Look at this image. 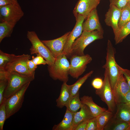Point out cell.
<instances>
[{
    "label": "cell",
    "instance_id": "cell-27",
    "mask_svg": "<svg viewBox=\"0 0 130 130\" xmlns=\"http://www.w3.org/2000/svg\"><path fill=\"white\" fill-rule=\"evenodd\" d=\"M130 33V21L119 30L114 35V40L116 44L122 42Z\"/></svg>",
    "mask_w": 130,
    "mask_h": 130
},
{
    "label": "cell",
    "instance_id": "cell-32",
    "mask_svg": "<svg viewBox=\"0 0 130 130\" xmlns=\"http://www.w3.org/2000/svg\"><path fill=\"white\" fill-rule=\"evenodd\" d=\"M7 83L8 79L0 80V105L2 102L4 98V93Z\"/></svg>",
    "mask_w": 130,
    "mask_h": 130
},
{
    "label": "cell",
    "instance_id": "cell-35",
    "mask_svg": "<svg viewBox=\"0 0 130 130\" xmlns=\"http://www.w3.org/2000/svg\"><path fill=\"white\" fill-rule=\"evenodd\" d=\"M103 84V81L101 78H96L93 80L91 83V85L94 88L98 90L102 88Z\"/></svg>",
    "mask_w": 130,
    "mask_h": 130
},
{
    "label": "cell",
    "instance_id": "cell-31",
    "mask_svg": "<svg viewBox=\"0 0 130 130\" xmlns=\"http://www.w3.org/2000/svg\"><path fill=\"white\" fill-rule=\"evenodd\" d=\"M129 2L128 0H110V5H114L122 10L128 4Z\"/></svg>",
    "mask_w": 130,
    "mask_h": 130
},
{
    "label": "cell",
    "instance_id": "cell-40",
    "mask_svg": "<svg viewBox=\"0 0 130 130\" xmlns=\"http://www.w3.org/2000/svg\"><path fill=\"white\" fill-rule=\"evenodd\" d=\"M123 103H125L130 105V90L124 96Z\"/></svg>",
    "mask_w": 130,
    "mask_h": 130
},
{
    "label": "cell",
    "instance_id": "cell-3",
    "mask_svg": "<svg viewBox=\"0 0 130 130\" xmlns=\"http://www.w3.org/2000/svg\"><path fill=\"white\" fill-rule=\"evenodd\" d=\"M67 57L63 53L56 57L54 64L48 66L49 75L53 79L64 82L68 80L70 64Z\"/></svg>",
    "mask_w": 130,
    "mask_h": 130
},
{
    "label": "cell",
    "instance_id": "cell-6",
    "mask_svg": "<svg viewBox=\"0 0 130 130\" xmlns=\"http://www.w3.org/2000/svg\"><path fill=\"white\" fill-rule=\"evenodd\" d=\"M104 76L102 87L99 89L96 90L95 93L107 104L108 110L114 114L117 108V105L108 74L105 70Z\"/></svg>",
    "mask_w": 130,
    "mask_h": 130
},
{
    "label": "cell",
    "instance_id": "cell-23",
    "mask_svg": "<svg viewBox=\"0 0 130 130\" xmlns=\"http://www.w3.org/2000/svg\"><path fill=\"white\" fill-rule=\"evenodd\" d=\"M17 22L6 21L0 23V42L5 38L10 37Z\"/></svg>",
    "mask_w": 130,
    "mask_h": 130
},
{
    "label": "cell",
    "instance_id": "cell-25",
    "mask_svg": "<svg viewBox=\"0 0 130 130\" xmlns=\"http://www.w3.org/2000/svg\"><path fill=\"white\" fill-rule=\"evenodd\" d=\"M93 72L91 71L85 75L83 77L80 78L74 84L71 85H68L69 88L71 96L76 94L79 92L81 87L87 79L90 77Z\"/></svg>",
    "mask_w": 130,
    "mask_h": 130
},
{
    "label": "cell",
    "instance_id": "cell-8",
    "mask_svg": "<svg viewBox=\"0 0 130 130\" xmlns=\"http://www.w3.org/2000/svg\"><path fill=\"white\" fill-rule=\"evenodd\" d=\"M70 58L69 75L76 79L85 71L87 65L92 60L91 57L88 54L81 56L73 55Z\"/></svg>",
    "mask_w": 130,
    "mask_h": 130
},
{
    "label": "cell",
    "instance_id": "cell-43",
    "mask_svg": "<svg viewBox=\"0 0 130 130\" xmlns=\"http://www.w3.org/2000/svg\"><path fill=\"white\" fill-rule=\"evenodd\" d=\"M99 0L100 1L101 0Z\"/></svg>",
    "mask_w": 130,
    "mask_h": 130
},
{
    "label": "cell",
    "instance_id": "cell-15",
    "mask_svg": "<svg viewBox=\"0 0 130 130\" xmlns=\"http://www.w3.org/2000/svg\"><path fill=\"white\" fill-rule=\"evenodd\" d=\"M122 12L115 6L110 5L105 15L104 21L106 25L112 28L114 34L118 31V23Z\"/></svg>",
    "mask_w": 130,
    "mask_h": 130
},
{
    "label": "cell",
    "instance_id": "cell-13",
    "mask_svg": "<svg viewBox=\"0 0 130 130\" xmlns=\"http://www.w3.org/2000/svg\"><path fill=\"white\" fill-rule=\"evenodd\" d=\"M70 32H67L61 37L55 39L41 41L56 58L63 53L64 46Z\"/></svg>",
    "mask_w": 130,
    "mask_h": 130
},
{
    "label": "cell",
    "instance_id": "cell-33",
    "mask_svg": "<svg viewBox=\"0 0 130 130\" xmlns=\"http://www.w3.org/2000/svg\"><path fill=\"white\" fill-rule=\"evenodd\" d=\"M86 130H98L97 122L96 117L89 120Z\"/></svg>",
    "mask_w": 130,
    "mask_h": 130
},
{
    "label": "cell",
    "instance_id": "cell-7",
    "mask_svg": "<svg viewBox=\"0 0 130 130\" xmlns=\"http://www.w3.org/2000/svg\"><path fill=\"white\" fill-rule=\"evenodd\" d=\"M30 82L27 83L19 91L6 99V119L17 112L21 107L25 93Z\"/></svg>",
    "mask_w": 130,
    "mask_h": 130
},
{
    "label": "cell",
    "instance_id": "cell-36",
    "mask_svg": "<svg viewBox=\"0 0 130 130\" xmlns=\"http://www.w3.org/2000/svg\"><path fill=\"white\" fill-rule=\"evenodd\" d=\"M119 69L125 77L127 83L130 88V71L123 68L119 65Z\"/></svg>",
    "mask_w": 130,
    "mask_h": 130
},
{
    "label": "cell",
    "instance_id": "cell-34",
    "mask_svg": "<svg viewBox=\"0 0 130 130\" xmlns=\"http://www.w3.org/2000/svg\"><path fill=\"white\" fill-rule=\"evenodd\" d=\"M36 56L34 57L32 56L31 59L34 64L36 65H45L48 64L47 62L40 54H36Z\"/></svg>",
    "mask_w": 130,
    "mask_h": 130
},
{
    "label": "cell",
    "instance_id": "cell-16",
    "mask_svg": "<svg viewBox=\"0 0 130 130\" xmlns=\"http://www.w3.org/2000/svg\"><path fill=\"white\" fill-rule=\"evenodd\" d=\"M83 24V31L92 32L97 30L104 32L100 23L96 8L89 14Z\"/></svg>",
    "mask_w": 130,
    "mask_h": 130
},
{
    "label": "cell",
    "instance_id": "cell-12",
    "mask_svg": "<svg viewBox=\"0 0 130 130\" xmlns=\"http://www.w3.org/2000/svg\"><path fill=\"white\" fill-rule=\"evenodd\" d=\"M100 2L99 0H79L73 10L75 17L81 16L87 18L90 13L96 8Z\"/></svg>",
    "mask_w": 130,
    "mask_h": 130
},
{
    "label": "cell",
    "instance_id": "cell-20",
    "mask_svg": "<svg viewBox=\"0 0 130 130\" xmlns=\"http://www.w3.org/2000/svg\"><path fill=\"white\" fill-rule=\"evenodd\" d=\"M66 83L67 82H63L59 96L56 100V106L60 108L66 106L71 97L68 85Z\"/></svg>",
    "mask_w": 130,
    "mask_h": 130
},
{
    "label": "cell",
    "instance_id": "cell-24",
    "mask_svg": "<svg viewBox=\"0 0 130 130\" xmlns=\"http://www.w3.org/2000/svg\"><path fill=\"white\" fill-rule=\"evenodd\" d=\"M114 114L113 112L108 110L96 117L98 130H103L104 127L113 117Z\"/></svg>",
    "mask_w": 130,
    "mask_h": 130
},
{
    "label": "cell",
    "instance_id": "cell-5",
    "mask_svg": "<svg viewBox=\"0 0 130 130\" xmlns=\"http://www.w3.org/2000/svg\"><path fill=\"white\" fill-rule=\"evenodd\" d=\"M27 38L32 44L30 50L31 54H39L47 62L48 66L53 65L55 58L52 55L48 48L38 37L34 31H28Z\"/></svg>",
    "mask_w": 130,
    "mask_h": 130
},
{
    "label": "cell",
    "instance_id": "cell-26",
    "mask_svg": "<svg viewBox=\"0 0 130 130\" xmlns=\"http://www.w3.org/2000/svg\"><path fill=\"white\" fill-rule=\"evenodd\" d=\"M83 104L79 98V91L75 95L71 97L66 107L70 111L75 113L81 108Z\"/></svg>",
    "mask_w": 130,
    "mask_h": 130
},
{
    "label": "cell",
    "instance_id": "cell-1",
    "mask_svg": "<svg viewBox=\"0 0 130 130\" xmlns=\"http://www.w3.org/2000/svg\"><path fill=\"white\" fill-rule=\"evenodd\" d=\"M103 34L104 32L97 30L92 32L83 31L81 35L75 40L72 46L70 57L73 55H84V51L86 47L95 40L103 39Z\"/></svg>",
    "mask_w": 130,
    "mask_h": 130
},
{
    "label": "cell",
    "instance_id": "cell-30",
    "mask_svg": "<svg viewBox=\"0 0 130 130\" xmlns=\"http://www.w3.org/2000/svg\"><path fill=\"white\" fill-rule=\"evenodd\" d=\"M6 98H4L0 106V130H3L4 125L6 119Z\"/></svg>",
    "mask_w": 130,
    "mask_h": 130
},
{
    "label": "cell",
    "instance_id": "cell-10",
    "mask_svg": "<svg viewBox=\"0 0 130 130\" xmlns=\"http://www.w3.org/2000/svg\"><path fill=\"white\" fill-rule=\"evenodd\" d=\"M31 58L30 55L23 54L17 57L7 64L3 68L6 71L9 72H15L20 74L28 76H34L28 71L27 63Z\"/></svg>",
    "mask_w": 130,
    "mask_h": 130
},
{
    "label": "cell",
    "instance_id": "cell-42",
    "mask_svg": "<svg viewBox=\"0 0 130 130\" xmlns=\"http://www.w3.org/2000/svg\"><path fill=\"white\" fill-rule=\"evenodd\" d=\"M129 1H130V0H128Z\"/></svg>",
    "mask_w": 130,
    "mask_h": 130
},
{
    "label": "cell",
    "instance_id": "cell-14",
    "mask_svg": "<svg viewBox=\"0 0 130 130\" xmlns=\"http://www.w3.org/2000/svg\"><path fill=\"white\" fill-rule=\"evenodd\" d=\"M112 90L117 105L123 103L124 96L130 90V88L126 80L120 71Z\"/></svg>",
    "mask_w": 130,
    "mask_h": 130
},
{
    "label": "cell",
    "instance_id": "cell-37",
    "mask_svg": "<svg viewBox=\"0 0 130 130\" xmlns=\"http://www.w3.org/2000/svg\"><path fill=\"white\" fill-rule=\"evenodd\" d=\"M27 65L28 71L32 74H35V71L37 67L33 62L32 60H28Z\"/></svg>",
    "mask_w": 130,
    "mask_h": 130
},
{
    "label": "cell",
    "instance_id": "cell-39",
    "mask_svg": "<svg viewBox=\"0 0 130 130\" xmlns=\"http://www.w3.org/2000/svg\"><path fill=\"white\" fill-rule=\"evenodd\" d=\"M17 2L18 0H0V7Z\"/></svg>",
    "mask_w": 130,
    "mask_h": 130
},
{
    "label": "cell",
    "instance_id": "cell-9",
    "mask_svg": "<svg viewBox=\"0 0 130 130\" xmlns=\"http://www.w3.org/2000/svg\"><path fill=\"white\" fill-rule=\"evenodd\" d=\"M24 15L18 2L0 7V22L7 21L17 22Z\"/></svg>",
    "mask_w": 130,
    "mask_h": 130
},
{
    "label": "cell",
    "instance_id": "cell-4",
    "mask_svg": "<svg viewBox=\"0 0 130 130\" xmlns=\"http://www.w3.org/2000/svg\"><path fill=\"white\" fill-rule=\"evenodd\" d=\"M8 72V83L3 95L7 98L19 91L27 83L34 79V76H28L15 72Z\"/></svg>",
    "mask_w": 130,
    "mask_h": 130
},
{
    "label": "cell",
    "instance_id": "cell-22",
    "mask_svg": "<svg viewBox=\"0 0 130 130\" xmlns=\"http://www.w3.org/2000/svg\"><path fill=\"white\" fill-rule=\"evenodd\" d=\"M104 130H130V124L118 120L113 116L106 125Z\"/></svg>",
    "mask_w": 130,
    "mask_h": 130
},
{
    "label": "cell",
    "instance_id": "cell-38",
    "mask_svg": "<svg viewBox=\"0 0 130 130\" xmlns=\"http://www.w3.org/2000/svg\"><path fill=\"white\" fill-rule=\"evenodd\" d=\"M89 120L83 121L73 128L72 130H86Z\"/></svg>",
    "mask_w": 130,
    "mask_h": 130
},
{
    "label": "cell",
    "instance_id": "cell-11",
    "mask_svg": "<svg viewBox=\"0 0 130 130\" xmlns=\"http://www.w3.org/2000/svg\"><path fill=\"white\" fill-rule=\"evenodd\" d=\"M76 18V22L72 30L70 32L65 44L63 53L70 58L72 46L75 40L79 37L83 31V24L85 18L79 16Z\"/></svg>",
    "mask_w": 130,
    "mask_h": 130
},
{
    "label": "cell",
    "instance_id": "cell-19",
    "mask_svg": "<svg viewBox=\"0 0 130 130\" xmlns=\"http://www.w3.org/2000/svg\"><path fill=\"white\" fill-rule=\"evenodd\" d=\"M94 117L88 107L86 105L83 104L80 110L74 113L72 129L80 122L89 120Z\"/></svg>",
    "mask_w": 130,
    "mask_h": 130
},
{
    "label": "cell",
    "instance_id": "cell-29",
    "mask_svg": "<svg viewBox=\"0 0 130 130\" xmlns=\"http://www.w3.org/2000/svg\"><path fill=\"white\" fill-rule=\"evenodd\" d=\"M17 55L9 54L0 50V68H4L6 65L16 58Z\"/></svg>",
    "mask_w": 130,
    "mask_h": 130
},
{
    "label": "cell",
    "instance_id": "cell-41",
    "mask_svg": "<svg viewBox=\"0 0 130 130\" xmlns=\"http://www.w3.org/2000/svg\"><path fill=\"white\" fill-rule=\"evenodd\" d=\"M128 3H129V6H130V1H129Z\"/></svg>",
    "mask_w": 130,
    "mask_h": 130
},
{
    "label": "cell",
    "instance_id": "cell-28",
    "mask_svg": "<svg viewBox=\"0 0 130 130\" xmlns=\"http://www.w3.org/2000/svg\"><path fill=\"white\" fill-rule=\"evenodd\" d=\"M130 21V7L128 3L122 9L118 25V30Z\"/></svg>",
    "mask_w": 130,
    "mask_h": 130
},
{
    "label": "cell",
    "instance_id": "cell-21",
    "mask_svg": "<svg viewBox=\"0 0 130 130\" xmlns=\"http://www.w3.org/2000/svg\"><path fill=\"white\" fill-rule=\"evenodd\" d=\"M80 99L83 104L88 107L94 117H96L106 110L96 104L91 96L85 95L81 98Z\"/></svg>",
    "mask_w": 130,
    "mask_h": 130
},
{
    "label": "cell",
    "instance_id": "cell-18",
    "mask_svg": "<svg viewBox=\"0 0 130 130\" xmlns=\"http://www.w3.org/2000/svg\"><path fill=\"white\" fill-rule=\"evenodd\" d=\"M117 110L114 117L130 124V105L124 103L117 105Z\"/></svg>",
    "mask_w": 130,
    "mask_h": 130
},
{
    "label": "cell",
    "instance_id": "cell-17",
    "mask_svg": "<svg viewBox=\"0 0 130 130\" xmlns=\"http://www.w3.org/2000/svg\"><path fill=\"white\" fill-rule=\"evenodd\" d=\"M75 113L66 109L64 118L59 124L53 126V130H72Z\"/></svg>",
    "mask_w": 130,
    "mask_h": 130
},
{
    "label": "cell",
    "instance_id": "cell-2",
    "mask_svg": "<svg viewBox=\"0 0 130 130\" xmlns=\"http://www.w3.org/2000/svg\"><path fill=\"white\" fill-rule=\"evenodd\" d=\"M106 50V62L102 67L105 69L107 73L113 90L116 83L120 71L119 65L115 60V49L109 40L107 41Z\"/></svg>",
    "mask_w": 130,
    "mask_h": 130
}]
</instances>
